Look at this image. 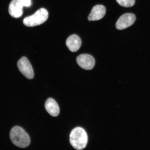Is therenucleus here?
Returning a JSON list of instances; mask_svg holds the SVG:
<instances>
[{"label": "nucleus", "instance_id": "8", "mask_svg": "<svg viewBox=\"0 0 150 150\" xmlns=\"http://www.w3.org/2000/svg\"><path fill=\"white\" fill-rule=\"evenodd\" d=\"M105 7L102 5H98L93 7L90 13L88 20L89 21L99 20L104 17L106 14Z\"/></svg>", "mask_w": 150, "mask_h": 150}, {"label": "nucleus", "instance_id": "9", "mask_svg": "<svg viewBox=\"0 0 150 150\" xmlns=\"http://www.w3.org/2000/svg\"><path fill=\"white\" fill-rule=\"evenodd\" d=\"M81 39L78 35H72L67 39L66 45L69 50L72 52L78 51L81 46Z\"/></svg>", "mask_w": 150, "mask_h": 150}, {"label": "nucleus", "instance_id": "3", "mask_svg": "<svg viewBox=\"0 0 150 150\" xmlns=\"http://www.w3.org/2000/svg\"><path fill=\"white\" fill-rule=\"evenodd\" d=\"M48 17V13L46 9L41 8L34 14L24 19V25L28 27H33L39 25L45 22Z\"/></svg>", "mask_w": 150, "mask_h": 150}, {"label": "nucleus", "instance_id": "6", "mask_svg": "<svg viewBox=\"0 0 150 150\" xmlns=\"http://www.w3.org/2000/svg\"><path fill=\"white\" fill-rule=\"evenodd\" d=\"M136 20L135 15L130 13L124 14L117 20L116 24V28L122 30L130 27L134 24Z\"/></svg>", "mask_w": 150, "mask_h": 150}, {"label": "nucleus", "instance_id": "11", "mask_svg": "<svg viewBox=\"0 0 150 150\" xmlns=\"http://www.w3.org/2000/svg\"><path fill=\"white\" fill-rule=\"evenodd\" d=\"M117 3L125 7H130L133 6L135 3V0H116Z\"/></svg>", "mask_w": 150, "mask_h": 150}, {"label": "nucleus", "instance_id": "5", "mask_svg": "<svg viewBox=\"0 0 150 150\" xmlns=\"http://www.w3.org/2000/svg\"><path fill=\"white\" fill-rule=\"evenodd\" d=\"M17 65L19 70L26 78L29 79H33L34 76V73L33 67L27 57H22L18 61Z\"/></svg>", "mask_w": 150, "mask_h": 150}, {"label": "nucleus", "instance_id": "4", "mask_svg": "<svg viewBox=\"0 0 150 150\" xmlns=\"http://www.w3.org/2000/svg\"><path fill=\"white\" fill-rule=\"evenodd\" d=\"M31 5V0H12L8 7L9 13L13 18H20L23 14V7H29Z\"/></svg>", "mask_w": 150, "mask_h": 150}, {"label": "nucleus", "instance_id": "7", "mask_svg": "<svg viewBox=\"0 0 150 150\" xmlns=\"http://www.w3.org/2000/svg\"><path fill=\"white\" fill-rule=\"evenodd\" d=\"M78 64L81 68L89 70L92 69L95 65V61L93 56L88 54H82L76 58Z\"/></svg>", "mask_w": 150, "mask_h": 150}, {"label": "nucleus", "instance_id": "2", "mask_svg": "<svg viewBox=\"0 0 150 150\" xmlns=\"http://www.w3.org/2000/svg\"><path fill=\"white\" fill-rule=\"evenodd\" d=\"M10 138L15 145L21 148L27 147L30 143L29 135L20 127L15 126L11 129Z\"/></svg>", "mask_w": 150, "mask_h": 150}, {"label": "nucleus", "instance_id": "10", "mask_svg": "<svg viewBox=\"0 0 150 150\" xmlns=\"http://www.w3.org/2000/svg\"><path fill=\"white\" fill-rule=\"evenodd\" d=\"M47 111L52 117H56L59 115L60 109L59 105L54 99L49 98L45 104Z\"/></svg>", "mask_w": 150, "mask_h": 150}, {"label": "nucleus", "instance_id": "1", "mask_svg": "<svg viewBox=\"0 0 150 150\" xmlns=\"http://www.w3.org/2000/svg\"><path fill=\"white\" fill-rule=\"evenodd\" d=\"M70 144L74 149L80 150L86 147L88 142L87 133L81 127H78L71 131L70 136Z\"/></svg>", "mask_w": 150, "mask_h": 150}]
</instances>
